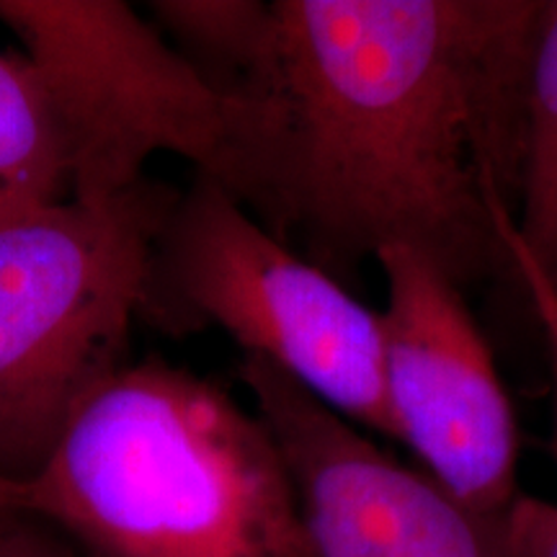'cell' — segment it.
Returning a JSON list of instances; mask_svg holds the SVG:
<instances>
[{
    "instance_id": "obj_6",
    "label": "cell",
    "mask_w": 557,
    "mask_h": 557,
    "mask_svg": "<svg viewBox=\"0 0 557 557\" xmlns=\"http://www.w3.org/2000/svg\"><path fill=\"white\" fill-rule=\"evenodd\" d=\"M382 374L395 442L459 504L506 519L519 491V423L462 289L416 250L377 253Z\"/></svg>"
},
{
    "instance_id": "obj_15",
    "label": "cell",
    "mask_w": 557,
    "mask_h": 557,
    "mask_svg": "<svg viewBox=\"0 0 557 557\" xmlns=\"http://www.w3.org/2000/svg\"><path fill=\"white\" fill-rule=\"evenodd\" d=\"M11 506H24V483H13L0 475V508Z\"/></svg>"
},
{
    "instance_id": "obj_8",
    "label": "cell",
    "mask_w": 557,
    "mask_h": 557,
    "mask_svg": "<svg viewBox=\"0 0 557 557\" xmlns=\"http://www.w3.org/2000/svg\"><path fill=\"white\" fill-rule=\"evenodd\" d=\"M152 26L209 86L240 101H274L278 16L263 0H152Z\"/></svg>"
},
{
    "instance_id": "obj_10",
    "label": "cell",
    "mask_w": 557,
    "mask_h": 557,
    "mask_svg": "<svg viewBox=\"0 0 557 557\" xmlns=\"http://www.w3.org/2000/svg\"><path fill=\"white\" fill-rule=\"evenodd\" d=\"M517 233L534 256L545 253L557 233V0H542L529 58Z\"/></svg>"
},
{
    "instance_id": "obj_1",
    "label": "cell",
    "mask_w": 557,
    "mask_h": 557,
    "mask_svg": "<svg viewBox=\"0 0 557 557\" xmlns=\"http://www.w3.org/2000/svg\"><path fill=\"white\" fill-rule=\"evenodd\" d=\"M278 238L336 278L382 248L513 276L542 0H274Z\"/></svg>"
},
{
    "instance_id": "obj_3",
    "label": "cell",
    "mask_w": 557,
    "mask_h": 557,
    "mask_svg": "<svg viewBox=\"0 0 557 557\" xmlns=\"http://www.w3.org/2000/svg\"><path fill=\"white\" fill-rule=\"evenodd\" d=\"M0 24L50 99L70 197H120L148 178L152 156L169 152L276 235L282 120L274 101L220 94L122 0H0Z\"/></svg>"
},
{
    "instance_id": "obj_4",
    "label": "cell",
    "mask_w": 557,
    "mask_h": 557,
    "mask_svg": "<svg viewBox=\"0 0 557 557\" xmlns=\"http://www.w3.org/2000/svg\"><path fill=\"white\" fill-rule=\"evenodd\" d=\"M178 191L145 178L107 201L0 220V475L29 483L70 418L127 364L152 250Z\"/></svg>"
},
{
    "instance_id": "obj_2",
    "label": "cell",
    "mask_w": 557,
    "mask_h": 557,
    "mask_svg": "<svg viewBox=\"0 0 557 557\" xmlns=\"http://www.w3.org/2000/svg\"><path fill=\"white\" fill-rule=\"evenodd\" d=\"M24 508L88 557H312L261 416L156 357L88 395Z\"/></svg>"
},
{
    "instance_id": "obj_14",
    "label": "cell",
    "mask_w": 557,
    "mask_h": 557,
    "mask_svg": "<svg viewBox=\"0 0 557 557\" xmlns=\"http://www.w3.org/2000/svg\"><path fill=\"white\" fill-rule=\"evenodd\" d=\"M534 259H537L540 269L545 271V276H547L549 287H553V289H555V295H557V233H555L553 243H549V246H547L545 253H542V256H534Z\"/></svg>"
},
{
    "instance_id": "obj_11",
    "label": "cell",
    "mask_w": 557,
    "mask_h": 557,
    "mask_svg": "<svg viewBox=\"0 0 557 557\" xmlns=\"http://www.w3.org/2000/svg\"><path fill=\"white\" fill-rule=\"evenodd\" d=\"M506 243L508 253H511L513 263V276L519 278L521 287H524L529 302H532L534 315L540 320L542 336H545V346L549 354V367H553V380H555V429H553V455L557 462V295L549 287L545 271L540 269L534 253L524 246V240L519 238L517 222H508L506 227Z\"/></svg>"
},
{
    "instance_id": "obj_7",
    "label": "cell",
    "mask_w": 557,
    "mask_h": 557,
    "mask_svg": "<svg viewBox=\"0 0 557 557\" xmlns=\"http://www.w3.org/2000/svg\"><path fill=\"white\" fill-rule=\"evenodd\" d=\"M238 377L274 436L312 557H513L491 519L410 470L269 361Z\"/></svg>"
},
{
    "instance_id": "obj_5",
    "label": "cell",
    "mask_w": 557,
    "mask_h": 557,
    "mask_svg": "<svg viewBox=\"0 0 557 557\" xmlns=\"http://www.w3.org/2000/svg\"><path fill=\"white\" fill-rule=\"evenodd\" d=\"M139 320L186 338L220 329L361 431L395 438L380 310L299 256L205 176L160 230Z\"/></svg>"
},
{
    "instance_id": "obj_9",
    "label": "cell",
    "mask_w": 557,
    "mask_h": 557,
    "mask_svg": "<svg viewBox=\"0 0 557 557\" xmlns=\"http://www.w3.org/2000/svg\"><path fill=\"white\" fill-rule=\"evenodd\" d=\"M70 197L65 143L24 52H0V220Z\"/></svg>"
},
{
    "instance_id": "obj_13",
    "label": "cell",
    "mask_w": 557,
    "mask_h": 557,
    "mask_svg": "<svg viewBox=\"0 0 557 557\" xmlns=\"http://www.w3.org/2000/svg\"><path fill=\"white\" fill-rule=\"evenodd\" d=\"M506 534L513 557H557V504L521 493L506 513Z\"/></svg>"
},
{
    "instance_id": "obj_12",
    "label": "cell",
    "mask_w": 557,
    "mask_h": 557,
    "mask_svg": "<svg viewBox=\"0 0 557 557\" xmlns=\"http://www.w3.org/2000/svg\"><path fill=\"white\" fill-rule=\"evenodd\" d=\"M0 557H88L67 534L24 506L0 508Z\"/></svg>"
}]
</instances>
